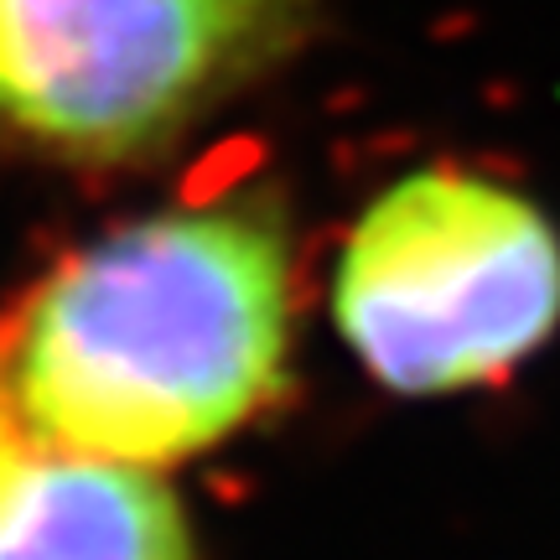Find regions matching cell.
Segmentation results:
<instances>
[{
    "label": "cell",
    "mask_w": 560,
    "mask_h": 560,
    "mask_svg": "<svg viewBox=\"0 0 560 560\" xmlns=\"http://www.w3.org/2000/svg\"><path fill=\"white\" fill-rule=\"evenodd\" d=\"M348 353L395 395H457L560 327V234L535 198L462 166L389 182L332 270Z\"/></svg>",
    "instance_id": "7a4b0ae2"
},
{
    "label": "cell",
    "mask_w": 560,
    "mask_h": 560,
    "mask_svg": "<svg viewBox=\"0 0 560 560\" xmlns=\"http://www.w3.org/2000/svg\"><path fill=\"white\" fill-rule=\"evenodd\" d=\"M291 234L270 202H182L73 249L0 327V441L172 467L276 400Z\"/></svg>",
    "instance_id": "6da1fadb"
},
{
    "label": "cell",
    "mask_w": 560,
    "mask_h": 560,
    "mask_svg": "<svg viewBox=\"0 0 560 560\" xmlns=\"http://www.w3.org/2000/svg\"><path fill=\"white\" fill-rule=\"evenodd\" d=\"M312 0H0V130L52 156H161L296 52Z\"/></svg>",
    "instance_id": "3957f363"
},
{
    "label": "cell",
    "mask_w": 560,
    "mask_h": 560,
    "mask_svg": "<svg viewBox=\"0 0 560 560\" xmlns=\"http://www.w3.org/2000/svg\"><path fill=\"white\" fill-rule=\"evenodd\" d=\"M0 560H198V540L151 467L0 441Z\"/></svg>",
    "instance_id": "277c9868"
}]
</instances>
